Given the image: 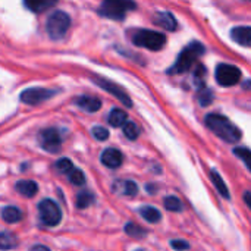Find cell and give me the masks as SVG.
<instances>
[{"label": "cell", "instance_id": "obj_1", "mask_svg": "<svg viewBox=\"0 0 251 251\" xmlns=\"http://www.w3.org/2000/svg\"><path fill=\"white\" fill-rule=\"evenodd\" d=\"M204 124L206 126L215 134L218 135L219 138H222L224 141L226 143H231V144H235L241 140L243 134L241 131L238 129L237 125H234L228 118L222 116V115H218V113H209L206 118H204Z\"/></svg>", "mask_w": 251, "mask_h": 251}, {"label": "cell", "instance_id": "obj_2", "mask_svg": "<svg viewBox=\"0 0 251 251\" xmlns=\"http://www.w3.org/2000/svg\"><path fill=\"white\" fill-rule=\"evenodd\" d=\"M204 53V46L199 41L190 43L176 57L175 63L168 69V74L171 75H178L184 74L191 69V66L196 63V60Z\"/></svg>", "mask_w": 251, "mask_h": 251}, {"label": "cell", "instance_id": "obj_3", "mask_svg": "<svg viewBox=\"0 0 251 251\" xmlns=\"http://www.w3.org/2000/svg\"><path fill=\"white\" fill-rule=\"evenodd\" d=\"M135 7L137 3L132 0H103L99 7V13L109 19L122 21L126 13L134 10Z\"/></svg>", "mask_w": 251, "mask_h": 251}, {"label": "cell", "instance_id": "obj_4", "mask_svg": "<svg viewBox=\"0 0 251 251\" xmlns=\"http://www.w3.org/2000/svg\"><path fill=\"white\" fill-rule=\"evenodd\" d=\"M132 43L138 47L147 50H162L166 44V37L162 32L151 31V29H138L132 34Z\"/></svg>", "mask_w": 251, "mask_h": 251}, {"label": "cell", "instance_id": "obj_5", "mask_svg": "<svg viewBox=\"0 0 251 251\" xmlns=\"http://www.w3.org/2000/svg\"><path fill=\"white\" fill-rule=\"evenodd\" d=\"M71 26V18L63 10H56L49 15L46 22V31L51 40H62Z\"/></svg>", "mask_w": 251, "mask_h": 251}, {"label": "cell", "instance_id": "obj_6", "mask_svg": "<svg viewBox=\"0 0 251 251\" xmlns=\"http://www.w3.org/2000/svg\"><path fill=\"white\" fill-rule=\"evenodd\" d=\"M38 213H40V219H41L43 225H46L49 228L57 226L62 221V210H60L59 204L50 199L40 201Z\"/></svg>", "mask_w": 251, "mask_h": 251}, {"label": "cell", "instance_id": "obj_7", "mask_svg": "<svg viewBox=\"0 0 251 251\" xmlns=\"http://www.w3.org/2000/svg\"><path fill=\"white\" fill-rule=\"evenodd\" d=\"M215 78L219 85L222 87H232L241 81V71L229 63H221L216 68Z\"/></svg>", "mask_w": 251, "mask_h": 251}, {"label": "cell", "instance_id": "obj_8", "mask_svg": "<svg viewBox=\"0 0 251 251\" xmlns=\"http://www.w3.org/2000/svg\"><path fill=\"white\" fill-rule=\"evenodd\" d=\"M57 94V90H49V88H41V87H34V88H26L21 93L19 99L22 103L25 104H40L49 99H51L53 96Z\"/></svg>", "mask_w": 251, "mask_h": 251}, {"label": "cell", "instance_id": "obj_9", "mask_svg": "<svg viewBox=\"0 0 251 251\" xmlns=\"http://www.w3.org/2000/svg\"><path fill=\"white\" fill-rule=\"evenodd\" d=\"M38 140H40L41 147L49 153H57L60 150L62 138H60V134L56 128L43 129L38 135Z\"/></svg>", "mask_w": 251, "mask_h": 251}, {"label": "cell", "instance_id": "obj_10", "mask_svg": "<svg viewBox=\"0 0 251 251\" xmlns=\"http://www.w3.org/2000/svg\"><path fill=\"white\" fill-rule=\"evenodd\" d=\"M100 88H103L104 91H107V93H110L113 97H116L122 104H125L126 107H131L132 106V101H131V99H129V96L125 93V90L124 88H121L118 84H115V82H112V81H109V79H104V78H99V76H96L94 79H93Z\"/></svg>", "mask_w": 251, "mask_h": 251}, {"label": "cell", "instance_id": "obj_11", "mask_svg": "<svg viewBox=\"0 0 251 251\" xmlns=\"http://www.w3.org/2000/svg\"><path fill=\"white\" fill-rule=\"evenodd\" d=\"M101 163L106 166V168H110V169H118L122 162H124V156L122 153L118 150V149H106L103 153H101V157H100Z\"/></svg>", "mask_w": 251, "mask_h": 251}, {"label": "cell", "instance_id": "obj_12", "mask_svg": "<svg viewBox=\"0 0 251 251\" xmlns=\"http://www.w3.org/2000/svg\"><path fill=\"white\" fill-rule=\"evenodd\" d=\"M75 104L79 109H82V110H85L88 113H94V112L100 110V107H101V101L97 97H91V96H79V97H76Z\"/></svg>", "mask_w": 251, "mask_h": 251}, {"label": "cell", "instance_id": "obj_13", "mask_svg": "<svg viewBox=\"0 0 251 251\" xmlns=\"http://www.w3.org/2000/svg\"><path fill=\"white\" fill-rule=\"evenodd\" d=\"M154 24L160 25L166 31H175L178 28V22L171 12H157L154 15Z\"/></svg>", "mask_w": 251, "mask_h": 251}, {"label": "cell", "instance_id": "obj_14", "mask_svg": "<svg viewBox=\"0 0 251 251\" xmlns=\"http://www.w3.org/2000/svg\"><path fill=\"white\" fill-rule=\"evenodd\" d=\"M57 4V0H24V6L34 13L46 12Z\"/></svg>", "mask_w": 251, "mask_h": 251}, {"label": "cell", "instance_id": "obj_15", "mask_svg": "<svg viewBox=\"0 0 251 251\" xmlns=\"http://www.w3.org/2000/svg\"><path fill=\"white\" fill-rule=\"evenodd\" d=\"M231 37L235 43L250 47L251 46V26H235L231 31Z\"/></svg>", "mask_w": 251, "mask_h": 251}, {"label": "cell", "instance_id": "obj_16", "mask_svg": "<svg viewBox=\"0 0 251 251\" xmlns=\"http://www.w3.org/2000/svg\"><path fill=\"white\" fill-rule=\"evenodd\" d=\"M113 191L116 194H124V196H129L134 197L138 193V187L134 181H116L113 184Z\"/></svg>", "mask_w": 251, "mask_h": 251}, {"label": "cell", "instance_id": "obj_17", "mask_svg": "<svg viewBox=\"0 0 251 251\" xmlns=\"http://www.w3.org/2000/svg\"><path fill=\"white\" fill-rule=\"evenodd\" d=\"M16 191H18L21 196L31 199V197H34V196L37 194L38 185H37L34 181H31V179H21V181L16 182Z\"/></svg>", "mask_w": 251, "mask_h": 251}, {"label": "cell", "instance_id": "obj_18", "mask_svg": "<svg viewBox=\"0 0 251 251\" xmlns=\"http://www.w3.org/2000/svg\"><path fill=\"white\" fill-rule=\"evenodd\" d=\"M210 179H212V182H213L215 188L218 190V193H219L222 197H225V199H228V200H229V199H231L229 190H228L226 184L224 182L222 176L218 174V171H215V169H212V171H210Z\"/></svg>", "mask_w": 251, "mask_h": 251}, {"label": "cell", "instance_id": "obj_19", "mask_svg": "<svg viewBox=\"0 0 251 251\" xmlns=\"http://www.w3.org/2000/svg\"><path fill=\"white\" fill-rule=\"evenodd\" d=\"M1 218L6 224H18L22 219V212L15 206H7L1 210Z\"/></svg>", "mask_w": 251, "mask_h": 251}, {"label": "cell", "instance_id": "obj_20", "mask_svg": "<svg viewBox=\"0 0 251 251\" xmlns=\"http://www.w3.org/2000/svg\"><path fill=\"white\" fill-rule=\"evenodd\" d=\"M140 215L149 224H157L162 219V213L156 207H153V206H144V207H141L140 209Z\"/></svg>", "mask_w": 251, "mask_h": 251}, {"label": "cell", "instance_id": "obj_21", "mask_svg": "<svg viewBox=\"0 0 251 251\" xmlns=\"http://www.w3.org/2000/svg\"><path fill=\"white\" fill-rule=\"evenodd\" d=\"M18 247V238L12 232H0V250H12Z\"/></svg>", "mask_w": 251, "mask_h": 251}, {"label": "cell", "instance_id": "obj_22", "mask_svg": "<svg viewBox=\"0 0 251 251\" xmlns=\"http://www.w3.org/2000/svg\"><path fill=\"white\" fill-rule=\"evenodd\" d=\"M109 124L115 128H119V126H124L125 122H126V113L121 109H113L110 113H109V118H107Z\"/></svg>", "mask_w": 251, "mask_h": 251}, {"label": "cell", "instance_id": "obj_23", "mask_svg": "<svg viewBox=\"0 0 251 251\" xmlns=\"http://www.w3.org/2000/svg\"><path fill=\"white\" fill-rule=\"evenodd\" d=\"M96 197L90 191H82L76 196V207L78 209H87L94 203Z\"/></svg>", "mask_w": 251, "mask_h": 251}, {"label": "cell", "instance_id": "obj_24", "mask_svg": "<svg viewBox=\"0 0 251 251\" xmlns=\"http://www.w3.org/2000/svg\"><path fill=\"white\" fill-rule=\"evenodd\" d=\"M206 74H207V72H206V68H204L201 63H197V66L194 68V75H193V78H194V82H196V85H197L199 90L206 87V85H204Z\"/></svg>", "mask_w": 251, "mask_h": 251}, {"label": "cell", "instance_id": "obj_25", "mask_svg": "<svg viewBox=\"0 0 251 251\" xmlns=\"http://www.w3.org/2000/svg\"><path fill=\"white\" fill-rule=\"evenodd\" d=\"M125 232L129 237H132V238H144L147 235V231L146 229H143L141 226H138V225H135L132 222H129V224L125 225Z\"/></svg>", "mask_w": 251, "mask_h": 251}, {"label": "cell", "instance_id": "obj_26", "mask_svg": "<svg viewBox=\"0 0 251 251\" xmlns=\"http://www.w3.org/2000/svg\"><path fill=\"white\" fill-rule=\"evenodd\" d=\"M234 154L244 162V165L247 166V169L251 172V150L246 147H235L234 149Z\"/></svg>", "mask_w": 251, "mask_h": 251}, {"label": "cell", "instance_id": "obj_27", "mask_svg": "<svg viewBox=\"0 0 251 251\" xmlns=\"http://www.w3.org/2000/svg\"><path fill=\"white\" fill-rule=\"evenodd\" d=\"M163 203H165L166 210H169V212H182V203H181V200H179L178 197H175V196L166 197V199L163 200Z\"/></svg>", "mask_w": 251, "mask_h": 251}, {"label": "cell", "instance_id": "obj_28", "mask_svg": "<svg viewBox=\"0 0 251 251\" xmlns=\"http://www.w3.org/2000/svg\"><path fill=\"white\" fill-rule=\"evenodd\" d=\"M124 134L128 140H137L140 135V128L134 124V122H125L124 125Z\"/></svg>", "mask_w": 251, "mask_h": 251}, {"label": "cell", "instance_id": "obj_29", "mask_svg": "<svg viewBox=\"0 0 251 251\" xmlns=\"http://www.w3.org/2000/svg\"><path fill=\"white\" fill-rule=\"evenodd\" d=\"M199 101H200V104L201 106H209L212 101H213V93H212V90H209V88H200L199 90Z\"/></svg>", "mask_w": 251, "mask_h": 251}, {"label": "cell", "instance_id": "obj_30", "mask_svg": "<svg viewBox=\"0 0 251 251\" xmlns=\"http://www.w3.org/2000/svg\"><path fill=\"white\" fill-rule=\"evenodd\" d=\"M56 169L60 172V174H71L72 172V169H74V165H72V162L69 160V159H60L57 163H56Z\"/></svg>", "mask_w": 251, "mask_h": 251}, {"label": "cell", "instance_id": "obj_31", "mask_svg": "<svg viewBox=\"0 0 251 251\" xmlns=\"http://www.w3.org/2000/svg\"><path fill=\"white\" fill-rule=\"evenodd\" d=\"M69 179L74 185H82L85 182V175L79 169H72V172L69 174Z\"/></svg>", "mask_w": 251, "mask_h": 251}, {"label": "cell", "instance_id": "obj_32", "mask_svg": "<svg viewBox=\"0 0 251 251\" xmlns=\"http://www.w3.org/2000/svg\"><path fill=\"white\" fill-rule=\"evenodd\" d=\"M91 132H93V137L99 141H104L109 138V131L103 126H94Z\"/></svg>", "mask_w": 251, "mask_h": 251}, {"label": "cell", "instance_id": "obj_33", "mask_svg": "<svg viewBox=\"0 0 251 251\" xmlns=\"http://www.w3.org/2000/svg\"><path fill=\"white\" fill-rule=\"evenodd\" d=\"M171 247L176 251H185L190 249V244L185 240H172L171 241Z\"/></svg>", "mask_w": 251, "mask_h": 251}, {"label": "cell", "instance_id": "obj_34", "mask_svg": "<svg viewBox=\"0 0 251 251\" xmlns=\"http://www.w3.org/2000/svg\"><path fill=\"white\" fill-rule=\"evenodd\" d=\"M244 201H246V204L249 206V209L251 210V191H247L244 194Z\"/></svg>", "mask_w": 251, "mask_h": 251}, {"label": "cell", "instance_id": "obj_35", "mask_svg": "<svg viewBox=\"0 0 251 251\" xmlns=\"http://www.w3.org/2000/svg\"><path fill=\"white\" fill-rule=\"evenodd\" d=\"M29 251H50L49 247H46V246H34V247H31V250Z\"/></svg>", "mask_w": 251, "mask_h": 251}, {"label": "cell", "instance_id": "obj_36", "mask_svg": "<svg viewBox=\"0 0 251 251\" xmlns=\"http://www.w3.org/2000/svg\"><path fill=\"white\" fill-rule=\"evenodd\" d=\"M147 190L150 191V194H154V191H156V187H151V185H149V187H147Z\"/></svg>", "mask_w": 251, "mask_h": 251}, {"label": "cell", "instance_id": "obj_37", "mask_svg": "<svg viewBox=\"0 0 251 251\" xmlns=\"http://www.w3.org/2000/svg\"><path fill=\"white\" fill-rule=\"evenodd\" d=\"M135 251H144V250H135Z\"/></svg>", "mask_w": 251, "mask_h": 251}]
</instances>
